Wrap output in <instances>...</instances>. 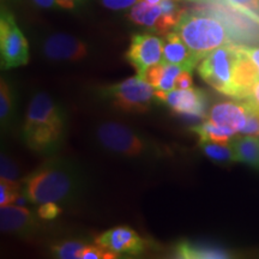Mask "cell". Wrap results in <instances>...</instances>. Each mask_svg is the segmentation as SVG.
<instances>
[{
	"label": "cell",
	"instance_id": "cell-16",
	"mask_svg": "<svg viewBox=\"0 0 259 259\" xmlns=\"http://www.w3.org/2000/svg\"><path fill=\"white\" fill-rule=\"evenodd\" d=\"M183 70V67L163 60L149 67L143 78L150 83L156 92L168 93L176 89L177 78Z\"/></svg>",
	"mask_w": 259,
	"mask_h": 259
},
{
	"label": "cell",
	"instance_id": "cell-15",
	"mask_svg": "<svg viewBox=\"0 0 259 259\" xmlns=\"http://www.w3.org/2000/svg\"><path fill=\"white\" fill-rule=\"evenodd\" d=\"M163 60L169 64L178 65L184 70L192 71L198 66L199 61L196 59L185 42L181 40L177 31L171 30L164 35L163 38Z\"/></svg>",
	"mask_w": 259,
	"mask_h": 259
},
{
	"label": "cell",
	"instance_id": "cell-25",
	"mask_svg": "<svg viewBox=\"0 0 259 259\" xmlns=\"http://www.w3.org/2000/svg\"><path fill=\"white\" fill-rule=\"evenodd\" d=\"M0 178L5 180L16 181V183H21V174H19V168L14 160H11L6 155H2V160H0Z\"/></svg>",
	"mask_w": 259,
	"mask_h": 259
},
{
	"label": "cell",
	"instance_id": "cell-19",
	"mask_svg": "<svg viewBox=\"0 0 259 259\" xmlns=\"http://www.w3.org/2000/svg\"><path fill=\"white\" fill-rule=\"evenodd\" d=\"M161 15L162 9L160 5H150L144 0H141L130 10L128 18L132 23L154 29Z\"/></svg>",
	"mask_w": 259,
	"mask_h": 259
},
{
	"label": "cell",
	"instance_id": "cell-2",
	"mask_svg": "<svg viewBox=\"0 0 259 259\" xmlns=\"http://www.w3.org/2000/svg\"><path fill=\"white\" fill-rule=\"evenodd\" d=\"M23 139L32 151L50 154L63 144L66 118L63 109L47 93L31 97L23 125Z\"/></svg>",
	"mask_w": 259,
	"mask_h": 259
},
{
	"label": "cell",
	"instance_id": "cell-33",
	"mask_svg": "<svg viewBox=\"0 0 259 259\" xmlns=\"http://www.w3.org/2000/svg\"><path fill=\"white\" fill-rule=\"evenodd\" d=\"M56 4L63 9L71 10L77 4V0H56Z\"/></svg>",
	"mask_w": 259,
	"mask_h": 259
},
{
	"label": "cell",
	"instance_id": "cell-20",
	"mask_svg": "<svg viewBox=\"0 0 259 259\" xmlns=\"http://www.w3.org/2000/svg\"><path fill=\"white\" fill-rule=\"evenodd\" d=\"M193 132L198 136L199 143H202V142H213V143L229 144L232 138L235 136V134H233L232 131L213 124L209 119H205V120H203L202 124L193 127Z\"/></svg>",
	"mask_w": 259,
	"mask_h": 259
},
{
	"label": "cell",
	"instance_id": "cell-17",
	"mask_svg": "<svg viewBox=\"0 0 259 259\" xmlns=\"http://www.w3.org/2000/svg\"><path fill=\"white\" fill-rule=\"evenodd\" d=\"M229 144L234 153L235 161L259 169V137L248 135L233 137Z\"/></svg>",
	"mask_w": 259,
	"mask_h": 259
},
{
	"label": "cell",
	"instance_id": "cell-8",
	"mask_svg": "<svg viewBox=\"0 0 259 259\" xmlns=\"http://www.w3.org/2000/svg\"><path fill=\"white\" fill-rule=\"evenodd\" d=\"M157 101L166 103L171 112L189 119L205 120L208 118V101L203 90L174 89L171 92H156Z\"/></svg>",
	"mask_w": 259,
	"mask_h": 259
},
{
	"label": "cell",
	"instance_id": "cell-13",
	"mask_svg": "<svg viewBox=\"0 0 259 259\" xmlns=\"http://www.w3.org/2000/svg\"><path fill=\"white\" fill-rule=\"evenodd\" d=\"M258 82L259 73L257 67L246 52L245 45H239V56L233 72L231 97L236 100L246 99Z\"/></svg>",
	"mask_w": 259,
	"mask_h": 259
},
{
	"label": "cell",
	"instance_id": "cell-31",
	"mask_svg": "<svg viewBox=\"0 0 259 259\" xmlns=\"http://www.w3.org/2000/svg\"><path fill=\"white\" fill-rule=\"evenodd\" d=\"M244 100L253 107H257V108H259V82L253 87V89H252L250 95H248Z\"/></svg>",
	"mask_w": 259,
	"mask_h": 259
},
{
	"label": "cell",
	"instance_id": "cell-6",
	"mask_svg": "<svg viewBox=\"0 0 259 259\" xmlns=\"http://www.w3.org/2000/svg\"><path fill=\"white\" fill-rule=\"evenodd\" d=\"M112 105L126 113H145L156 97V90L139 74L103 90Z\"/></svg>",
	"mask_w": 259,
	"mask_h": 259
},
{
	"label": "cell",
	"instance_id": "cell-28",
	"mask_svg": "<svg viewBox=\"0 0 259 259\" xmlns=\"http://www.w3.org/2000/svg\"><path fill=\"white\" fill-rule=\"evenodd\" d=\"M37 216L41 220L45 221H51V220L57 219L58 216H60L63 213V209L60 208V205L58 203H44L41 205H38L37 208Z\"/></svg>",
	"mask_w": 259,
	"mask_h": 259
},
{
	"label": "cell",
	"instance_id": "cell-22",
	"mask_svg": "<svg viewBox=\"0 0 259 259\" xmlns=\"http://www.w3.org/2000/svg\"><path fill=\"white\" fill-rule=\"evenodd\" d=\"M14 111V94H12L9 83L4 78H2V83H0V120H2L3 128L8 127L11 122Z\"/></svg>",
	"mask_w": 259,
	"mask_h": 259
},
{
	"label": "cell",
	"instance_id": "cell-11",
	"mask_svg": "<svg viewBox=\"0 0 259 259\" xmlns=\"http://www.w3.org/2000/svg\"><path fill=\"white\" fill-rule=\"evenodd\" d=\"M42 52L52 61H79L88 56V47L72 35L57 32L45 40Z\"/></svg>",
	"mask_w": 259,
	"mask_h": 259
},
{
	"label": "cell",
	"instance_id": "cell-27",
	"mask_svg": "<svg viewBox=\"0 0 259 259\" xmlns=\"http://www.w3.org/2000/svg\"><path fill=\"white\" fill-rule=\"evenodd\" d=\"M119 255H116L113 252L106 250V248L101 247V246L96 245L95 246H89L87 245V247L84 248L82 252V259H113L118 258Z\"/></svg>",
	"mask_w": 259,
	"mask_h": 259
},
{
	"label": "cell",
	"instance_id": "cell-29",
	"mask_svg": "<svg viewBox=\"0 0 259 259\" xmlns=\"http://www.w3.org/2000/svg\"><path fill=\"white\" fill-rule=\"evenodd\" d=\"M141 0H102V4L105 8L109 10H125L128 8H132L135 4H137Z\"/></svg>",
	"mask_w": 259,
	"mask_h": 259
},
{
	"label": "cell",
	"instance_id": "cell-34",
	"mask_svg": "<svg viewBox=\"0 0 259 259\" xmlns=\"http://www.w3.org/2000/svg\"><path fill=\"white\" fill-rule=\"evenodd\" d=\"M32 2H34L37 6H40V8L45 9L52 8V6L56 4V0H32Z\"/></svg>",
	"mask_w": 259,
	"mask_h": 259
},
{
	"label": "cell",
	"instance_id": "cell-10",
	"mask_svg": "<svg viewBox=\"0 0 259 259\" xmlns=\"http://www.w3.org/2000/svg\"><path fill=\"white\" fill-rule=\"evenodd\" d=\"M95 244L113 252L116 255H138L147 250V241L135 229L127 226H118L100 234Z\"/></svg>",
	"mask_w": 259,
	"mask_h": 259
},
{
	"label": "cell",
	"instance_id": "cell-23",
	"mask_svg": "<svg viewBox=\"0 0 259 259\" xmlns=\"http://www.w3.org/2000/svg\"><path fill=\"white\" fill-rule=\"evenodd\" d=\"M87 244L77 240L63 241L60 244L52 246V253L54 257L61 259H77L82 257V252Z\"/></svg>",
	"mask_w": 259,
	"mask_h": 259
},
{
	"label": "cell",
	"instance_id": "cell-35",
	"mask_svg": "<svg viewBox=\"0 0 259 259\" xmlns=\"http://www.w3.org/2000/svg\"><path fill=\"white\" fill-rule=\"evenodd\" d=\"M144 2H147L148 4H150V5H160V3L162 2V0H144Z\"/></svg>",
	"mask_w": 259,
	"mask_h": 259
},
{
	"label": "cell",
	"instance_id": "cell-32",
	"mask_svg": "<svg viewBox=\"0 0 259 259\" xmlns=\"http://www.w3.org/2000/svg\"><path fill=\"white\" fill-rule=\"evenodd\" d=\"M245 50L248 53V56L251 57L259 73V46H245Z\"/></svg>",
	"mask_w": 259,
	"mask_h": 259
},
{
	"label": "cell",
	"instance_id": "cell-7",
	"mask_svg": "<svg viewBox=\"0 0 259 259\" xmlns=\"http://www.w3.org/2000/svg\"><path fill=\"white\" fill-rule=\"evenodd\" d=\"M0 57L2 70H11L27 65L29 45L24 34L8 10L2 9L0 16Z\"/></svg>",
	"mask_w": 259,
	"mask_h": 259
},
{
	"label": "cell",
	"instance_id": "cell-18",
	"mask_svg": "<svg viewBox=\"0 0 259 259\" xmlns=\"http://www.w3.org/2000/svg\"><path fill=\"white\" fill-rule=\"evenodd\" d=\"M174 254L178 258L184 259H205V258H227L229 257L226 251L212 247L209 245L196 244L191 241H180L176 245Z\"/></svg>",
	"mask_w": 259,
	"mask_h": 259
},
{
	"label": "cell",
	"instance_id": "cell-3",
	"mask_svg": "<svg viewBox=\"0 0 259 259\" xmlns=\"http://www.w3.org/2000/svg\"><path fill=\"white\" fill-rule=\"evenodd\" d=\"M200 61L210 52L226 45L234 44L231 31L223 21L205 8L183 12L173 29Z\"/></svg>",
	"mask_w": 259,
	"mask_h": 259
},
{
	"label": "cell",
	"instance_id": "cell-9",
	"mask_svg": "<svg viewBox=\"0 0 259 259\" xmlns=\"http://www.w3.org/2000/svg\"><path fill=\"white\" fill-rule=\"evenodd\" d=\"M126 59L137 74L143 77L149 67L163 61V40L149 32L132 35Z\"/></svg>",
	"mask_w": 259,
	"mask_h": 259
},
{
	"label": "cell",
	"instance_id": "cell-1",
	"mask_svg": "<svg viewBox=\"0 0 259 259\" xmlns=\"http://www.w3.org/2000/svg\"><path fill=\"white\" fill-rule=\"evenodd\" d=\"M23 194L32 204L72 202L82 189V177L72 162L51 158L22 181Z\"/></svg>",
	"mask_w": 259,
	"mask_h": 259
},
{
	"label": "cell",
	"instance_id": "cell-26",
	"mask_svg": "<svg viewBox=\"0 0 259 259\" xmlns=\"http://www.w3.org/2000/svg\"><path fill=\"white\" fill-rule=\"evenodd\" d=\"M259 21V0H222Z\"/></svg>",
	"mask_w": 259,
	"mask_h": 259
},
{
	"label": "cell",
	"instance_id": "cell-4",
	"mask_svg": "<svg viewBox=\"0 0 259 259\" xmlns=\"http://www.w3.org/2000/svg\"><path fill=\"white\" fill-rule=\"evenodd\" d=\"M96 137L106 150L122 157H143L153 151V147L147 138L121 122H102L96 128Z\"/></svg>",
	"mask_w": 259,
	"mask_h": 259
},
{
	"label": "cell",
	"instance_id": "cell-12",
	"mask_svg": "<svg viewBox=\"0 0 259 259\" xmlns=\"http://www.w3.org/2000/svg\"><path fill=\"white\" fill-rule=\"evenodd\" d=\"M248 114V103L245 100L225 101L213 105L209 109L208 118L213 124L229 130L233 134H240Z\"/></svg>",
	"mask_w": 259,
	"mask_h": 259
},
{
	"label": "cell",
	"instance_id": "cell-30",
	"mask_svg": "<svg viewBox=\"0 0 259 259\" xmlns=\"http://www.w3.org/2000/svg\"><path fill=\"white\" fill-rule=\"evenodd\" d=\"M193 87V79L191 72L187 70H183L178 76L176 82V89H190Z\"/></svg>",
	"mask_w": 259,
	"mask_h": 259
},
{
	"label": "cell",
	"instance_id": "cell-5",
	"mask_svg": "<svg viewBox=\"0 0 259 259\" xmlns=\"http://www.w3.org/2000/svg\"><path fill=\"white\" fill-rule=\"evenodd\" d=\"M239 56V45L229 44L210 52L199 61L197 71L200 78L216 92L231 96L233 72Z\"/></svg>",
	"mask_w": 259,
	"mask_h": 259
},
{
	"label": "cell",
	"instance_id": "cell-14",
	"mask_svg": "<svg viewBox=\"0 0 259 259\" xmlns=\"http://www.w3.org/2000/svg\"><path fill=\"white\" fill-rule=\"evenodd\" d=\"M0 227L8 234L27 236L36 231L38 223L30 209L11 204L0 208Z\"/></svg>",
	"mask_w": 259,
	"mask_h": 259
},
{
	"label": "cell",
	"instance_id": "cell-21",
	"mask_svg": "<svg viewBox=\"0 0 259 259\" xmlns=\"http://www.w3.org/2000/svg\"><path fill=\"white\" fill-rule=\"evenodd\" d=\"M202 151L210 160L218 162V163H232L235 161L234 153L231 144L213 143V142H202L199 143Z\"/></svg>",
	"mask_w": 259,
	"mask_h": 259
},
{
	"label": "cell",
	"instance_id": "cell-24",
	"mask_svg": "<svg viewBox=\"0 0 259 259\" xmlns=\"http://www.w3.org/2000/svg\"><path fill=\"white\" fill-rule=\"evenodd\" d=\"M23 186L22 183L0 179V206H8L15 204L22 196Z\"/></svg>",
	"mask_w": 259,
	"mask_h": 259
}]
</instances>
